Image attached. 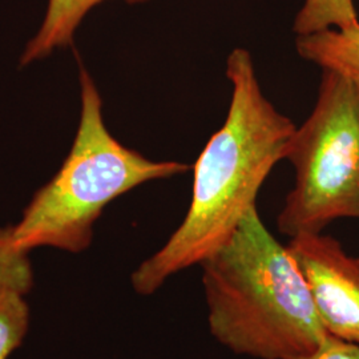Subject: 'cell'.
I'll return each mask as SVG.
<instances>
[{
  "label": "cell",
  "instance_id": "277c9868",
  "mask_svg": "<svg viewBox=\"0 0 359 359\" xmlns=\"http://www.w3.org/2000/svg\"><path fill=\"white\" fill-rule=\"evenodd\" d=\"M286 158L295 182L277 218L283 234L321 233L335 219L359 218V81L322 69L317 103Z\"/></svg>",
  "mask_w": 359,
  "mask_h": 359
},
{
  "label": "cell",
  "instance_id": "ba28073f",
  "mask_svg": "<svg viewBox=\"0 0 359 359\" xmlns=\"http://www.w3.org/2000/svg\"><path fill=\"white\" fill-rule=\"evenodd\" d=\"M359 26L354 0H305L295 18L297 35H309L329 28L347 29Z\"/></svg>",
  "mask_w": 359,
  "mask_h": 359
},
{
  "label": "cell",
  "instance_id": "5b68a950",
  "mask_svg": "<svg viewBox=\"0 0 359 359\" xmlns=\"http://www.w3.org/2000/svg\"><path fill=\"white\" fill-rule=\"evenodd\" d=\"M290 255L308 283L326 332L359 345V258L333 237L301 233L290 238Z\"/></svg>",
  "mask_w": 359,
  "mask_h": 359
},
{
  "label": "cell",
  "instance_id": "52a82bcc",
  "mask_svg": "<svg viewBox=\"0 0 359 359\" xmlns=\"http://www.w3.org/2000/svg\"><path fill=\"white\" fill-rule=\"evenodd\" d=\"M298 55L321 69L335 71L359 81V26L298 35Z\"/></svg>",
  "mask_w": 359,
  "mask_h": 359
},
{
  "label": "cell",
  "instance_id": "9c48e42d",
  "mask_svg": "<svg viewBox=\"0 0 359 359\" xmlns=\"http://www.w3.org/2000/svg\"><path fill=\"white\" fill-rule=\"evenodd\" d=\"M26 293L13 283L0 281V359L22 346L29 327Z\"/></svg>",
  "mask_w": 359,
  "mask_h": 359
},
{
  "label": "cell",
  "instance_id": "30bf717a",
  "mask_svg": "<svg viewBox=\"0 0 359 359\" xmlns=\"http://www.w3.org/2000/svg\"><path fill=\"white\" fill-rule=\"evenodd\" d=\"M0 281L13 283L28 294L34 287V270L28 253L13 240V226L0 228Z\"/></svg>",
  "mask_w": 359,
  "mask_h": 359
},
{
  "label": "cell",
  "instance_id": "8992f818",
  "mask_svg": "<svg viewBox=\"0 0 359 359\" xmlns=\"http://www.w3.org/2000/svg\"><path fill=\"white\" fill-rule=\"evenodd\" d=\"M107 0H48L47 11L35 36L27 43L19 65L27 67L48 57L56 50L72 47L77 28L92 8ZM142 4L149 0H123Z\"/></svg>",
  "mask_w": 359,
  "mask_h": 359
},
{
  "label": "cell",
  "instance_id": "3957f363",
  "mask_svg": "<svg viewBox=\"0 0 359 359\" xmlns=\"http://www.w3.org/2000/svg\"><path fill=\"white\" fill-rule=\"evenodd\" d=\"M79 80L81 112L72 148L13 226L15 244L27 253L40 246L84 252L109 203L148 181L191 170L179 161H152L116 140L104 123L100 92L81 63Z\"/></svg>",
  "mask_w": 359,
  "mask_h": 359
},
{
  "label": "cell",
  "instance_id": "7a4b0ae2",
  "mask_svg": "<svg viewBox=\"0 0 359 359\" xmlns=\"http://www.w3.org/2000/svg\"><path fill=\"white\" fill-rule=\"evenodd\" d=\"M208 323L221 345L257 359H295L330 334L287 246L253 208L201 264Z\"/></svg>",
  "mask_w": 359,
  "mask_h": 359
},
{
  "label": "cell",
  "instance_id": "6da1fadb",
  "mask_svg": "<svg viewBox=\"0 0 359 359\" xmlns=\"http://www.w3.org/2000/svg\"><path fill=\"white\" fill-rule=\"evenodd\" d=\"M231 99L224 126L193 165L192 201L167 244L133 271L140 295L154 294L169 277L212 256L257 208L271 169L286 158L294 123L265 97L250 52L234 48L226 59Z\"/></svg>",
  "mask_w": 359,
  "mask_h": 359
},
{
  "label": "cell",
  "instance_id": "8fae6325",
  "mask_svg": "<svg viewBox=\"0 0 359 359\" xmlns=\"http://www.w3.org/2000/svg\"><path fill=\"white\" fill-rule=\"evenodd\" d=\"M295 359H359V345L329 335L314 351Z\"/></svg>",
  "mask_w": 359,
  "mask_h": 359
}]
</instances>
